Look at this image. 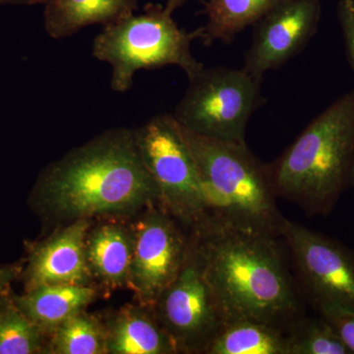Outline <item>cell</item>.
Segmentation results:
<instances>
[{
	"label": "cell",
	"mask_w": 354,
	"mask_h": 354,
	"mask_svg": "<svg viewBox=\"0 0 354 354\" xmlns=\"http://www.w3.org/2000/svg\"><path fill=\"white\" fill-rule=\"evenodd\" d=\"M193 253L225 324L252 321L290 330L299 321L297 290L277 236L209 223Z\"/></svg>",
	"instance_id": "obj_1"
},
{
	"label": "cell",
	"mask_w": 354,
	"mask_h": 354,
	"mask_svg": "<svg viewBox=\"0 0 354 354\" xmlns=\"http://www.w3.org/2000/svg\"><path fill=\"white\" fill-rule=\"evenodd\" d=\"M34 199L70 218L122 213L160 201L134 130L114 128L72 151L39 177Z\"/></svg>",
	"instance_id": "obj_2"
},
{
	"label": "cell",
	"mask_w": 354,
	"mask_h": 354,
	"mask_svg": "<svg viewBox=\"0 0 354 354\" xmlns=\"http://www.w3.org/2000/svg\"><path fill=\"white\" fill-rule=\"evenodd\" d=\"M354 167V91L307 125L271 165L272 189L308 216H328L351 186Z\"/></svg>",
	"instance_id": "obj_3"
},
{
	"label": "cell",
	"mask_w": 354,
	"mask_h": 354,
	"mask_svg": "<svg viewBox=\"0 0 354 354\" xmlns=\"http://www.w3.org/2000/svg\"><path fill=\"white\" fill-rule=\"evenodd\" d=\"M180 129L199 171L209 223L279 237L286 218L277 206L268 165L246 143L209 138L181 125Z\"/></svg>",
	"instance_id": "obj_4"
},
{
	"label": "cell",
	"mask_w": 354,
	"mask_h": 354,
	"mask_svg": "<svg viewBox=\"0 0 354 354\" xmlns=\"http://www.w3.org/2000/svg\"><path fill=\"white\" fill-rule=\"evenodd\" d=\"M189 1L192 0L147 4L141 14H131L106 26L95 37L93 55L111 65V87L114 92L130 90L139 70L174 65L190 79L204 68L191 53L192 41L202 39L203 28L186 32L174 20L177 9Z\"/></svg>",
	"instance_id": "obj_5"
},
{
	"label": "cell",
	"mask_w": 354,
	"mask_h": 354,
	"mask_svg": "<svg viewBox=\"0 0 354 354\" xmlns=\"http://www.w3.org/2000/svg\"><path fill=\"white\" fill-rule=\"evenodd\" d=\"M188 80L172 113L177 122L202 136L245 143L247 124L262 101V80L225 66L204 67Z\"/></svg>",
	"instance_id": "obj_6"
},
{
	"label": "cell",
	"mask_w": 354,
	"mask_h": 354,
	"mask_svg": "<svg viewBox=\"0 0 354 354\" xmlns=\"http://www.w3.org/2000/svg\"><path fill=\"white\" fill-rule=\"evenodd\" d=\"M134 133L165 209L197 228L208 225L211 213L196 162L174 115L153 116Z\"/></svg>",
	"instance_id": "obj_7"
},
{
	"label": "cell",
	"mask_w": 354,
	"mask_h": 354,
	"mask_svg": "<svg viewBox=\"0 0 354 354\" xmlns=\"http://www.w3.org/2000/svg\"><path fill=\"white\" fill-rule=\"evenodd\" d=\"M302 285L317 311L325 307L354 310V252L341 242L285 218L281 234Z\"/></svg>",
	"instance_id": "obj_8"
},
{
	"label": "cell",
	"mask_w": 354,
	"mask_h": 354,
	"mask_svg": "<svg viewBox=\"0 0 354 354\" xmlns=\"http://www.w3.org/2000/svg\"><path fill=\"white\" fill-rule=\"evenodd\" d=\"M132 259L127 288L143 308H155L181 272L190 247L164 212L146 213L131 230Z\"/></svg>",
	"instance_id": "obj_9"
},
{
	"label": "cell",
	"mask_w": 354,
	"mask_h": 354,
	"mask_svg": "<svg viewBox=\"0 0 354 354\" xmlns=\"http://www.w3.org/2000/svg\"><path fill=\"white\" fill-rule=\"evenodd\" d=\"M155 308L160 326L178 351L205 353L225 326L192 248L183 270L160 295Z\"/></svg>",
	"instance_id": "obj_10"
},
{
	"label": "cell",
	"mask_w": 354,
	"mask_h": 354,
	"mask_svg": "<svg viewBox=\"0 0 354 354\" xmlns=\"http://www.w3.org/2000/svg\"><path fill=\"white\" fill-rule=\"evenodd\" d=\"M322 15L321 0H286L256 23L242 68L262 80L297 55L315 35Z\"/></svg>",
	"instance_id": "obj_11"
},
{
	"label": "cell",
	"mask_w": 354,
	"mask_h": 354,
	"mask_svg": "<svg viewBox=\"0 0 354 354\" xmlns=\"http://www.w3.org/2000/svg\"><path fill=\"white\" fill-rule=\"evenodd\" d=\"M88 227L87 218H79L32 245L21 272L24 290L48 285H90L93 277L86 253Z\"/></svg>",
	"instance_id": "obj_12"
},
{
	"label": "cell",
	"mask_w": 354,
	"mask_h": 354,
	"mask_svg": "<svg viewBox=\"0 0 354 354\" xmlns=\"http://www.w3.org/2000/svg\"><path fill=\"white\" fill-rule=\"evenodd\" d=\"M137 7L138 0H50L44 7V27L50 38H68L90 26L113 24Z\"/></svg>",
	"instance_id": "obj_13"
},
{
	"label": "cell",
	"mask_w": 354,
	"mask_h": 354,
	"mask_svg": "<svg viewBox=\"0 0 354 354\" xmlns=\"http://www.w3.org/2000/svg\"><path fill=\"white\" fill-rule=\"evenodd\" d=\"M97 295L90 286L48 285L14 293L16 304L46 335L65 320L83 311Z\"/></svg>",
	"instance_id": "obj_14"
},
{
	"label": "cell",
	"mask_w": 354,
	"mask_h": 354,
	"mask_svg": "<svg viewBox=\"0 0 354 354\" xmlns=\"http://www.w3.org/2000/svg\"><path fill=\"white\" fill-rule=\"evenodd\" d=\"M142 308L127 307L120 310L106 327L108 353H177L178 348L171 335Z\"/></svg>",
	"instance_id": "obj_15"
},
{
	"label": "cell",
	"mask_w": 354,
	"mask_h": 354,
	"mask_svg": "<svg viewBox=\"0 0 354 354\" xmlns=\"http://www.w3.org/2000/svg\"><path fill=\"white\" fill-rule=\"evenodd\" d=\"M86 253L93 279L108 288L127 286L132 259V235L120 225H100L88 232Z\"/></svg>",
	"instance_id": "obj_16"
},
{
	"label": "cell",
	"mask_w": 354,
	"mask_h": 354,
	"mask_svg": "<svg viewBox=\"0 0 354 354\" xmlns=\"http://www.w3.org/2000/svg\"><path fill=\"white\" fill-rule=\"evenodd\" d=\"M286 0H207L204 13L206 25L203 28L205 44L221 41L230 43L247 27L255 25L270 11Z\"/></svg>",
	"instance_id": "obj_17"
},
{
	"label": "cell",
	"mask_w": 354,
	"mask_h": 354,
	"mask_svg": "<svg viewBox=\"0 0 354 354\" xmlns=\"http://www.w3.org/2000/svg\"><path fill=\"white\" fill-rule=\"evenodd\" d=\"M208 354H288L283 330L252 321L225 324L209 342Z\"/></svg>",
	"instance_id": "obj_18"
},
{
	"label": "cell",
	"mask_w": 354,
	"mask_h": 354,
	"mask_svg": "<svg viewBox=\"0 0 354 354\" xmlns=\"http://www.w3.org/2000/svg\"><path fill=\"white\" fill-rule=\"evenodd\" d=\"M46 337L16 304L10 286L0 291V354L44 353Z\"/></svg>",
	"instance_id": "obj_19"
},
{
	"label": "cell",
	"mask_w": 354,
	"mask_h": 354,
	"mask_svg": "<svg viewBox=\"0 0 354 354\" xmlns=\"http://www.w3.org/2000/svg\"><path fill=\"white\" fill-rule=\"evenodd\" d=\"M50 337L48 353H108L106 327L84 310L60 324Z\"/></svg>",
	"instance_id": "obj_20"
},
{
	"label": "cell",
	"mask_w": 354,
	"mask_h": 354,
	"mask_svg": "<svg viewBox=\"0 0 354 354\" xmlns=\"http://www.w3.org/2000/svg\"><path fill=\"white\" fill-rule=\"evenodd\" d=\"M288 354H351L323 318L301 319L286 335Z\"/></svg>",
	"instance_id": "obj_21"
},
{
	"label": "cell",
	"mask_w": 354,
	"mask_h": 354,
	"mask_svg": "<svg viewBox=\"0 0 354 354\" xmlns=\"http://www.w3.org/2000/svg\"><path fill=\"white\" fill-rule=\"evenodd\" d=\"M321 318L335 330L349 353L354 354V310L325 307L318 310Z\"/></svg>",
	"instance_id": "obj_22"
},
{
	"label": "cell",
	"mask_w": 354,
	"mask_h": 354,
	"mask_svg": "<svg viewBox=\"0 0 354 354\" xmlns=\"http://www.w3.org/2000/svg\"><path fill=\"white\" fill-rule=\"evenodd\" d=\"M337 17L348 60L354 70V0H339L337 4Z\"/></svg>",
	"instance_id": "obj_23"
},
{
	"label": "cell",
	"mask_w": 354,
	"mask_h": 354,
	"mask_svg": "<svg viewBox=\"0 0 354 354\" xmlns=\"http://www.w3.org/2000/svg\"><path fill=\"white\" fill-rule=\"evenodd\" d=\"M23 265L20 263L0 265V291L11 286V283L21 276Z\"/></svg>",
	"instance_id": "obj_24"
},
{
	"label": "cell",
	"mask_w": 354,
	"mask_h": 354,
	"mask_svg": "<svg viewBox=\"0 0 354 354\" xmlns=\"http://www.w3.org/2000/svg\"><path fill=\"white\" fill-rule=\"evenodd\" d=\"M50 0H0V6H37L44 4L46 6Z\"/></svg>",
	"instance_id": "obj_25"
},
{
	"label": "cell",
	"mask_w": 354,
	"mask_h": 354,
	"mask_svg": "<svg viewBox=\"0 0 354 354\" xmlns=\"http://www.w3.org/2000/svg\"><path fill=\"white\" fill-rule=\"evenodd\" d=\"M349 187H351V189H353V193H354V167H353V174H351V186H349Z\"/></svg>",
	"instance_id": "obj_26"
}]
</instances>
